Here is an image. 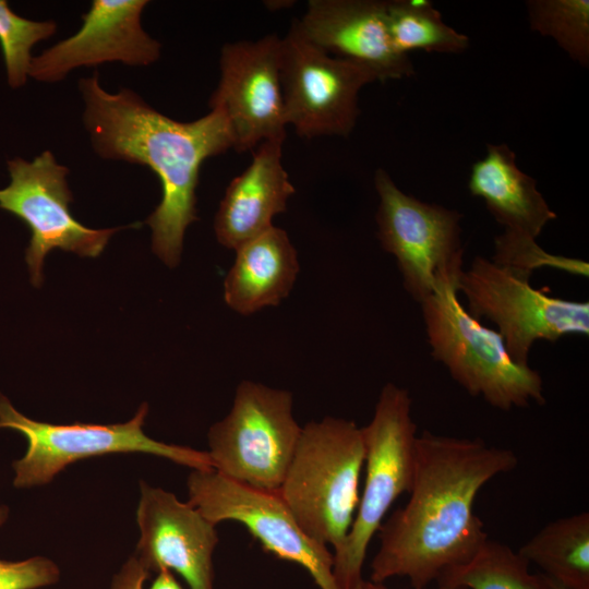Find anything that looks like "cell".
<instances>
[{
  "label": "cell",
  "instance_id": "27",
  "mask_svg": "<svg viewBox=\"0 0 589 589\" xmlns=\"http://www.w3.org/2000/svg\"><path fill=\"white\" fill-rule=\"evenodd\" d=\"M136 556L130 557L115 575L111 589H143L145 580L149 577Z\"/></svg>",
  "mask_w": 589,
  "mask_h": 589
},
{
  "label": "cell",
  "instance_id": "28",
  "mask_svg": "<svg viewBox=\"0 0 589 589\" xmlns=\"http://www.w3.org/2000/svg\"><path fill=\"white\" fill-rule=\"evenodd\" d=\"M148 589H183L170 570L164 569L157 573L156 578Z\"/></svg>",
  "mask_w": 589,
  "mask_h": 589
},
{
  "label": "cell",
  "instance_id": "23",
  "mask_svg": "<svg viewBox=\"0 0 589 589\" xmlns=\"http://www.w3.org/2000/svg\"><path fill=\"white\" fill-rule=\"evenodd\" d=\"M527 10L532 31L550 36L574 61L588 67V0H531Z\"/></svg>",
  "mask_w": 589,
  "mask_h": 589
},
{
  "label": "cell",
  "instance_id": "21",
  "mask_svg": "<svg viewBox=\"0 0 589 589\" xmlns=\"http://www.w3.org/2000/svg\"><path fill=\"white\" fill-rule=\"evenodd\" d=\"M387 29L394 48L404 55L413 50L460 53L469 37L448 26L426 0L386 1Z\"/></svg>",
  "mask_w": 589,
  "mask_h": 589
},
{
  "label": "cell",
  "instance_id": "10",
  "mask_svg": "<svg viewBox=\"0 0 589 589\" xmlns=\"http://www.w3.org/2000/svg\"><path fill=\"white\" fill-rule=\"evenodd\" d=\"M10 184L0 189V208L12 213L28 227L29 244L25 251L31 283H43V265L53 250L96 257L117 231L136 224L93 229L75 219L70 211L73 195L68 184L69 169L50 151L28 161H8Z\"/></svg>",
  "mask_w": 589,
  "mask_h": 589
},
{
  "label": "cell",
  "instance_id": "4",
  "mask_svg": "<svg viewBox=\"0 0 589 589\" xmlns=\"http://www.w3.org/2000/svg\"><path fill=\"white\" fill-rule=\"evenodd\" d=\"M364 465L361 428L325 417L302 426L278 493L310 538L334 553L342 546L359 504Z\"/></svg>",
  "mask_w": 589,
  "mask_h": 589
},
{
  "label": "cell",
  "instance_id": "22",
  "mask_svg": "<svg viewBox=\"0 0 589 589\" xmlns=\"http://www.w3.org/2000/svg\"><path fill=\"white\" fill-rule=\"evenodd\" d=\"M438 586L465 589H542L541 574L508 545L488 539L467 563L446 570Z\"/></svg>",
  "mask_w": 589,
  "mask_h": 589
},
{
  "label": "cell",
  "instance_id": "17",
  "mask_svg": "<svg viewBox=\"0 0 589 589\" xmlns=\"http://www.w3.org/2000/svg\"><path fill=\"white\" fill-rule=\"evenodd\" d=\"M283 143L256 146L249 167L228 184L214 219L217 241L236 250L273 227L296 192L281 163Z\"/></svg>",
  "mask_w": 589,
  "mask_h": 589
},
{
  "label": "cell",
  "instance_id": "12",
  "mask_svg": "<svg viewBox=\"0 0 589 589\" xmlns=\"http://www.w3.org/2000/svg\"><path fill=\"white\" fill-rule=\"evenodd\" d=\"M374 185L380 243L395 256L408 294L422 303L433 291L437 272L464 257L462 216L406 194L383 169L375 171Z\"/></svg>",
  "mask_w": 589,
  "mask_h": 589
},
{
  "label": "cell",
  "instance_id": "30",
  "mask_svg": "<svg viewBox=\"0 0 589 589\" xmlns=\"http://www.w3.org/2000/svg\"><path fill=\"white\" fill-rule=\"evenodd\" d=\"M542 589H573L541 573Z\"/></svg>",
  "mask_w": 589,
  "mask_h": 589
},
{
  "label": "cell",
  "instance_id": "11",
  "mask_svg": "<svg viewBox=\"0 0 589 589\" xmlns=\"http://www.w3.org/2000/svg\"><path fill=\"white\" fill-rule=\"evenodd\" d=\"M187 485L188 502L209 521L243 525L265 552L304 567L320 589H339L333 553L304 533L278 492L248 486L215 469L192 470Z\"/></svg>",
  "mask_w": 589,
  "mask_h": 589
},
{
  "label": "cell",
  "instance_id": "6",
  "mask_svg": "<svg viewBox=\"0 0 589 589\" xmlns=\"http://www.w3.org/2000/svg\"><path fill=\"white\" fill-rule=\"evenodd\" d=\"M292 406L289 390L240 382L230 411L207 433L213 469L248 486L278 492L302 430Z\"/></svg>",
  "mask_w": 589,
  "mask_h": 589
},
{
  "label": "cell",
  "instance_id": "19",
  "mask_svg": "<svg viewBox=\"0 0 589 589\" xmlns=\"http://www.w3.org/2000/svg\"><path fill=\"white\" fill-rule=\"evenodd\" d=\"M468 189L507 232L537 239L557 217L506 144H488L485 157L472 165Z\"/></svg>",
  "mask_w": 589,
  "mask_h": 589
},
{
  "label": "cell",
  "instance_id": "15",
  "mask_svg": "<svg viewBox=\"0 0 589 589\" xmlns=\"http://www.w3.org/2000/svg\"><path fill=\"white\" fill-rule=\"evenodd\" d=\"M136 510L140 540L135 556L149 573L175 570L190 589H214L216 525L173 493L140 483Z\"/></svg>",
  "mask_w": 589,
  "mask_h": 589
},
{
  "label": "cell",
  "instance_id": "2",
  "mask_svg": "<svg viewBox=\"0 0 589 589\" xmlns=\"http://www.w3.org/2000/svg\"><path fill=\"white\" fill-rule=\"evenodd\" d=\"M79 89L94 151L106 159L146 166L158 177L161 200L145 223L152 229L153 252L176 267L185 230L199 219L195 191L201 166L233 147L226 115L214 107L194 121L173 120L129 88L107 92L96 71L79 81Z\"/></svg>",
  "mask_w": 589,
  "mask_h": 589
},
{
  "label": "cell",
  "instance_id": "9",
  "mask_svg": "<svg viewBox=\"0 0 589 589\" xmlns=\"http://www.w3.org/2000/svg\"><path fill=\"white\" fill-rule=\"evenodd\" d=\"M376 75L366 67L316 46L294 20L280 39L285 119L301 137L348 136L359 117L360 89Z\"/></svg>",
  "mask_w": 589,
  "mask_h": 589
},
{
  "label": "cell",
  "instance_id": "29",
  "mask_svg": "<svg viewBox=\"0 0 589 589\" xmlns=\"http://www.w3.org/2000/svg\"><path fill=\"white\" fill-rule=\"evenodd\" d=\"M350 589H388V588H386L384 585L380 582H373V581L364 580L363 578H361ZM437 589H465V588H448V587L438 586Z\"/></svg>",
  "mask_w": 589,
  "mask_h": 589
},
{
  "label": "cell",
  "instance_id": "3",
  "mask_svg": "<svg viewBox=\"0 0 589 589\" xmlns=\"http://www.w3.org/2000/svg\"><path fill=\"white\" fill-rule=\"evenodd\" d=\"M464 257L442 267L432 293L420 303L432 357L472 396L510 410L545 402L540 373L516 363L500 333L473 317L459 300Z\"/></svg>",
  "mask_w": 589,
  "mask_h": 589
},
{
  "label": "cell",
  "instance_id": "25",
  "mask_svg": "<svg viewBox=\"0 0 589 589\" xmlns=\"http://www.w3.org/2000/svg\"><path fill=\"white\" fill-rule=\"evenodd\" d=\"M491 260L530 275L542 267H552L581 277L589 275L587 262L549 253L537 243L536 239L507 231L495 238L494 255Z\"/></svg>",
  "mask_w": 589,
  "mask_h": 589
},
{
  "label": "cell",
  "instance_id": "24",
  "mask_svg": "<svg viewBox=\"0 0 589 589\" xmlns=\"http://www.w3.org/2000/svg\"><path fill=\"white\" fill-rule=\"evenodd\" d=\"M57 32L55 21H33L14 13L0 0V46L8 83L16 88L25 84L33 57L32 48Z\"/></svg>",
  "mask_w": 589,
  "mask_h": 589
},
{
  "label": "cell",
  "instance_id": "16",
  "mask_svg": "<svg viewBox=\"0 0 589 589\" xmlns=\"http://www.w3.org/2000/svg\"><path fill=\"white\" fill-rule=\"evenodd\" d=\"M298 23L316 46L366 67L377 81L399 80L414 73L409 55L398 52L392 44L386 1L310 0Z\"/></svg>",
  "mask_w": 589,
  "mask_h": 589
},
{
  "label": "cell",
  "instance_id": "1",
  "mask_svg": "<svg viewBox=\"0 0 589 589\" xmlns=\"http://www.w3.org/2000/svg\"><path fill=\"white\" fill-rule=\"evenodd\" d=\"M516 454L480 438L423 431L417 438L410 497L378 529L371 581L406 577L424 589L446 570L469 562L489 539L474 501L494 477L513 470Z\"/></svg>",
  "mask_w": 589,
  "mask_h": 589
},
{
  "label": "cell",
  "instance_id": "18",
  "mask_svg": "<svg viewBox=\"0 0 589 589\" xmlns=\"http://www.w3.org/2000/svg\"><path fill=\"white\" fill-rule=\"evenodd\" d=\"M224 280V300L241 315L278 305L288 297L300 265L288 233L276 226L235 250Z\"/></svg>",
  "mask_w": 589,
  "mask_h": 589
},
{
  "label": "cell",
  "instance_id": "5",
  "mask_svg": "<svg viewBox=\"0 0 589 589\" xmlns=\"http://www.w3.org/2000/svg\"><path fill=\"white\" fill-rule=\"evenodd\" d=\"M411 410L409 392L387 383L371 421L361 428L365 481L348 536L340 550L333 553V574L339 589H350L362 578L373 536L396 498L411 489L418 438Z\"/></svg>",
  "mask_w": 589,
  "mask_h": 589
},
{
  "label": "cell",
  "instance_id": "7",
  "mask_svg": "<svg viewBox=\"0 0 589 589\" xmlns=\"http://www.w3.org/2000/svg\"><path fill=\"white\" fill-rule=\"evenodd\" d=\"M147 412L144 402L124 423L53 424L24 416L0 393V429L14 430L27 441L24 456L12 462L13 485L16 489L44 485L72 462L117 453L151 454L192 470L213 469L207 452L148 437L143 431Z\"/></svg>",
  "mask_w": 589,
  "mask_h": 589
},
{
  "label": "cell",
  "instance_id": "14",
  "mask_svg": "<svg viewBox=\"0 0 589 589\" xmlns=\"http://www.w3.org/2000/svg\"><path fill=\"white\" fill-rule=\"evenodd\" d=\"M147 4V0H94L74 35L33 57L28 76L57 83L81 67L116 61L146 67L156 62L161 46L141 24Z\"/></svg>",
  "mask_w": 589,
  "mask_h": 589
},
{
  "label": "cell",
  "instance_id": "13",
  "mask_svg": "<svg viewBox=\"0 0 589 589\" xmlns=\"http://www.w3.org/2000/svg\"><path fill=\"white\" fill-rule=\"evenodd\" d=\"M280 39L267 35L256 40L226 44L220 53V80L209 108L226 115L238 153L266 141L286 139L280 83Z\"/></svg>",
  "mask_w": 589,
  "mask_h": 589
},
{
  "label": "cell",
  "instance_id": "31",
  "mask_svg": "<svg viewBox=\"0 0 589 589\" xmlns=\"http://www.w3.org/2000/svg\"><path fill=\"white\" fill-rule=\"evenodd\" d=\"M9 517V508L5 505H0V527L3 526Z\"/></svg>",
  "mask_w": 589,
  "mask_h": 589
},
{
  "label": "cell",
  "instance_id": "8",
  "mask_svg": "<svg viewBox=\"0 0 589 589\" xmlns=\"http://www.w3.org/2000/svg\"><path fill=\"white\" fill-rule=\"evenodd\" d=\"M530 274L476 256L458 278V292L476 318L497 326L507 352L521 365L538 340L589 334V303L550 296L530 285Z\"/></svg>",
  "mask_w": 589,
  "mask_h": 589
},
{
  "label": "cell",
  "instance_id": "20",
  "mask_svg": "<svg viewBox=\"0 0 589 589\" xmlns=\"http://www.w3.org/2000/svg\"><path fill=\"white\" fill-rule=\"evenodd\" d=\"M518 553L550 578L573 589H589V513L549 522Z\"/></svg>",
  "mask_w": 589,
  "mask_h": 589
},
{
  "label": "cell",
  "instance_id": "26",
  "mask_svg": "<svg viewBox=\"0 0 589 589\" xmlns=\"http://www.w3.org/2000/svg\"><path fill=\"white\" fill-rule=\"evenodd\" d=\"M59 577V567L44 556L22 561L0 558V589H37L56 584Z\"/></svg>",
  "mask_w": 589,
  "mask_h": 589
}]
</instances>
